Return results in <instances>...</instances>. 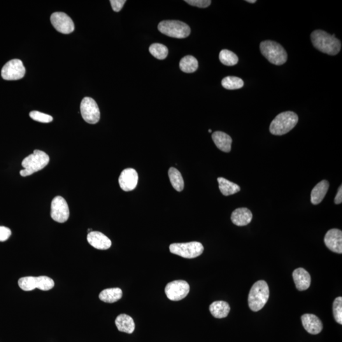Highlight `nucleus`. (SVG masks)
I'll return each instance as SVG.
<instances>
[{
    "mask_svg": "<svg viewBox=\"0 0 342 342\" xmlns=\"http://www.w3.org/2000/svg\"><path fill=\"white\" fill-rule=\"evenodd\" d=\"M313 46L320 52L330 55H336L341 50L342 44L336 35L330 34L322 30H316L311 35Z\"/></svg>",
    "mask_w": 342,
    "mask_h": 342,
    "instance_id": "nucleus-1",
    "label": "nucleus"
},
{
    "mask_svg": "<svg viewBox=\"0 0 342 342\" xmlns=\"http://www.w3.org/2000/svg\"><path fill=\"white\" fill-rule=\"evenodd\" d=\"M269 289L268 285L264 280L253 284L248 295V306L251 310L257 312L264 308L268 301Z\"/></svg>",
    "mask_w": 342,
    "mask_h": 342,
    "instance_id": "nucleus-2",
    "label": "nucleus"
},
{
    "mask_svg": "<svg viewBox=\"0 0 342 342\" xmlns=\"http://www.w3.org/2000/svg\"><path fill=\"white\" fill-rule=\"evenodd\" d=\"M50 162V157L43 151L35 150L33 153L27 156L22 162L24 169L21 170V176L26 177L45 168Z\"/></svg>",
    "mask_w": 342,
    "mask_h": 342,
    "instance_id": "nucleus-3",
    "label": "nucleus"
},
{
    "mask_svg": "<svg viewBox=\"0 0 342 342\" xmlns=\"http://www.w3.org/2000/svg\"><path fill=\"white\" fill-rule=\"evenodd\" d=\"M299 117L294 112L287 111L278 114L272 121L269 127L271 134L281 136L290 132L297 125Z\"/></svg>",
    "mask_w": 342,
    "mask_h": 342,
    "instance_id": "nucleus-4",
    "label": "nucleus"
},
{
    "mask_svg": "<svg viewBox=\"0 0 342 342\" xmlns=\"http://www.w3.org/2000/svg\"><path fill=\"white\" fill-rule=\"evenodd\" d=\"M260 52L271 64L281 66L287 60V53L282 46L275 41H262L260 45Z\"/></svg>",
    "mask_w": 342,
    "mask_h": 342,
    "instance_id": "nucleus-5",
    "label": "nucleus"
},
{
    "mask_svg": "<svg viewBox=\"0 0 342 342\" xmlns=\"http://www.w3.org/2000/svg\"><path fill=\"white\" fill-rule=\"evenodd\" d=\"M158 29L161 33L174 38H185L189 36L190 28L179 20H164L160 22Z\"/></svg>",
    "mask_w": 342,
    "mask_h": 342,
    "instance_id": "nucleus-6",
    "label": "nucleus"
},
{
    "mask_svg": "<svg viewBox=\"0 0 342 342\" xmlns=\"http://www.w3.org/2000/svg\"><path fill=\"white\" fill-rule=\"evenodd\" d=\"M18 283L21 289L26 292L33 290L36 288L43 291H48L52 289L55 286L54 281L46 276L23 277L19 279Z\"/></svg>",
    "mask_w": 342,
    "mask_h": 342,
    "instance_id": "nucleus-7",
    "label": "nucleus"
},
{
    "mask_svg": "<svg viewBox=\"0 0 342 342\" xmlns=\"http://www.w3.org/2000/svg\"><path fill=\"white\" fill-rule=\"evenodd\" d=\"M170 252L186 259H194L202 254L204 248L200 242L173 243L169 246Z\"/></svg>",
    "mask_w": 342,
    "mask_h": 342,
    "instance_id": "nucleus-8",
    "label": "nucleus"
},
{
    "mask_svg": "<svg viewBox=\"0 0 342 342\" xmlns=\"http://www.w3.org/2000/svg\"><path fill=\"white\" fill-rule=\"evenodd\" d=\"M80 110L83 119L89 124H97L101 118L99 106L92 98H84L81 103Z\"/></svg>",
    "mask_w": 342,
    "mask_h": 342,
    "instance_id": "nucleus-9",
    "label": "nucleus"
},
{
    "mask_svg": "<svg viewBox=\"0 0 342 342\" xmlns=\"http://www.w3.org/2000/svg\"><path fill=\"white\" fill-rule=\"evenodd\" d=\"M25 69L20 60L13 59L6 63L1 69V77L3 80L14 81L24 78Z\"/></svg>",
    "mask_w": 342,
    "mask_h": 342,
    "instance_id": "nucleus-10",
    "label": "nucleus"
},
{
    "mask_svg": "<svg viewBox=\"0 0 342 342\" xmlns=\"http://www.w3.org/2000/svg\"><path fill=\"white\" fill-rule=\"evenodd\" d=\"M165 292L171 301H179L185 299L190 292V285L187 281L176 280L167 284Z\"/></svg>",
    "mask_w": 342,
    "mask_h": 342,
    "instance_id": "nucleus-11",
    "label": "nucleus"
},
{
    "mask_svg": "<svg viewBox=\"0 0 342 342\" xmlns=\"http://www.w3.org/2000/svg\"><path fill=\"white\" fill-rule=\"evenodd\" d=\"M51 217L55 222L66 223L69 220L70 212L68 204L61 196H57L53 199L51 204Z\"/></svg>",
    "mask_w": 342,
    "mask_h": 342,
    "instance_id": "nucleus-12",
    "label": "nucleus"
},
{
    "mask_svg": "<svg viewBox=\"0 0 342 342\" xmlns=\"http://www.w3.org/2000/svg\"><path fill=\"white\" fill-rule=\"evenodd\" d=\"M51 22L57 31L68 34L74 31L73 20L64 12H55L51 16Z\"/></svg>",
    "mask_w": 342,
    "mask_h": 342,
    "instance_id": "nucleus-13",
    "label": "nucleus"
},
{
    "mask_svg": "<svg viewBox=\"0 0 342 342\" xmlns=\"http://www.w3.org/2000/svg\"><path fill=\"white\" fill-rule=\"evenodd\" d=\"M138 181V174L134 169H125L121 173L118 178L121 189L129 192L136 188Z\"/></svg>",
    "mask_w": 342,
    "mask_h": 342,
    "instance_id": "nucleus-14",
    "label": "nucleus"
},
{
    "mask_svg": "<svg viewBox=\"0 0 342 342\" xmlns=\"http://www.w3.org/2000/svg\"><path fill=\"white\" fill-rule=\"evenodd\" d=\"M325 243L328 248L335 253H342V232L338 229H332L327 232Z\"/></svg>",
    "mask_w": 342,
    "mask_h": 342,
    "instance_id": "nucleus-15",
    "label": "nucleus"
},
{
    "mask_svg": "<svg viewBox=\"0 0 342 342\" xmlns=\"http://www.w3.org/2000/svg\"><path fill=\"white\" fill-rule=\"evenodd\" d=\"M302 325L309 334L318 335L322 331L323 323L320 318L315 315L306 314L301 318Z\"/></svg>",
    "mask_w": 342,
    "mask_h": 342,
    "instance_id": "nucleus-16",
    "label": "nucleus"
},
{
    "mask_svg": "<svg viewBox=\"0 0 342 342\" xmlns=\"http://www.w3.org/2000/svg\"><path fill=\"white\" fill-rule=\"evenodd\" d=\"M87 240L93 247L99 250H108L112 245L111 239L99 231L89 232L87 236Z\"/></svg>",
    "mask_w": 342,
    "mask_h": 342,
    "instance_id": "nucleus-17",
    "label": "nucleus"
},
{
    "mask_svg": "<svg viewBox=\"0 0 342 342\" xmlns=\"http://www.w3.org/2000/svg\"><path fill=\"white\" fill-rule=\"evenodd\" d=\"M295 286L298 290L304 291L308 290L311 285V278L310 274L304 268H297L293 272Z\"/></svg>",
    "mask_w": 342,
    "mask_h": 342,
    "instance_id": "nucleus-18",
    "label": "nucleus"
},
{
    "mask_svg": "<svg viewBox=\"0 0 342 342\" xmlns=\"http://www.w3.org/2000/svg\"><path fill=\"white\" fill-rule=\"evenodd\" d=\"M252 213L247 208H238L232 212L231 221L238 227H244L252 222Z\"/></svg>",
    "mask_w": 342,
    "mask_h": 342,
    "instance_id": "nucleus-19",
    "label": "nucleus"
},
{
    "mask_svg": "<svg viewBox=\"0 0 342 342\" xmlns=\"http://www.w3.org/2000/svg\"><path fill=\"white\" fill-rule=\"evenodd\" d=\"M215 145L220 150L229 152L231 150L232 138L229 135L222 131H216L212 135Z\"/></svg>",
    "mask_w": 342,
    "mask_h": 342,
    "instance_id": "nucleus-20",
    "label": "nucleus"
},
{
    "mask_svg": "<svg viewBox=\"0 0 342 342\" xmlns=\"http://www.w3.org/2000/svg\"><path fill=\"white\" fill-rule=\"evenodd\" d=\"M330 184L327 180H323L312 190L311 195V203L314 205L320 204L324 199L329 191Z\"/></svg>",
    "mask_w": 342,
    "mask_h": 342,
    "instance_id": "nucleus-21",
    "label": "nucleus"
},
{
    "mask_svg": "<svg viewBox=\"0 0 342 342\" xmlns=\"http://www.w3.org/2000/svg\"><path fill=\"white\" fill-rule=\"evenodd\" d=\"M118 331L131 334L134 331L135 324L131 316L122 314L118 315L115 321Z\"/></svg>",
    "mask_w": 342,
    "mask_h": 342,
    "instance_id": "nucleus-22",
    "label": "nucleus"
},
{
    "mask_svg": "<svg viewBox=\"0 0 342 342\" xmlns=\"http://www.w3.org/2000/svg\"><path fill=\"white\" fill-rule=\"evenodd\" d=\"M209 310L214 317L222 319L227 317L229 313L230 307L227 302L216 301L211 304Z\"/></svg>",
    "mask_w": 342,
    "mask_h": 342,
    "instance_id": "nucleus-23",
    "label": "nucleus"
},
{
    "mask_svg": "<svg viewBox=\"0 0 342 342\" xmlns=\"http://www.w3.org/2000/svg\"><path fill=\"white\" fill-rule=\"evenodd\" d=\"M122 297V291L119 288H108L101 292L99 299L106 303H114Z\"/></svg>",
    "mask_w": 342,
    "mask_h": 342,
    "instance_id": "nucleus-24",
    "label": "nucleus"
},
{
    "mask_svg": "<svg viewBox=\"0 0 342 342\" xmlns=\"http://www.w3.org/2000/svg\"><path fill=\"white\" fill-rule=\"evenodd\" d=\"M218 181L221 192L225 196H229V195L236 194L240 191V188L238 185L231 182L227 179L219 178Z\"/></svg>",
    "mask_w": 342,
    "mask_h": 342,
    "instance_id": "nucleus-25",
    "label": "nucleus"
},
{
    "mask_svg": "<svg viewBox=\"0 0 342 342\" xmlns=\"http://www.w3.org/2000/svg\"><path fill=\"white\" fill-rule=\"evenodd\" d=\"M180 67L184 73H193L196 71L199 67V62L193 56L187 55L181 60Z\"/></svg>",
    "mask_w": 342,
    "mask_h": 342,
    "instance_id": "nucleus-26",
    "label": "nucleus"
},
{
    "mask_svg": "<svg viewBox=\"0 0 342 342\" xmlns=\"http://www.w3.org/2000/svg\"><path fill=\"white\" fill-rule=\"evenodd\" d=\"M170 181L173 188L178 192H181L184 188V180L180 172L174 167H171L168 172Z\"/></svg>",
    "mask_w": 342,
    "mask_h": 342,
    "instance_id": "nucleus-27",
    "label": "nucleus"
},
{
    "mask_svg": "<svg viewBox=\"0 0 342 342\" xmlns=\"http://www.w3.org/2000/svg\"><path fill=\"white\" fill-rule=\"evenodd\" d=\"M222 86L225 89L233 90L240 89L244 86L243 81L238 77L228 76L222 80Z\"/></svg>",
    "mask_w": 342,
    "mask_h": 342,
    "instance_id": "nucleus-28",
    "label": "nucleus"
},
{
    "mask_svg": "<svg viewBox=\"0 0 342 342\" xmlns=\"http://www.w3.org/2000/svg\"><path fill=\"white\" fill-rule=\"evenodd\" d=\"M220 60L223 64L232 66L238 64V57L233 52L228 50H223L220 53Z\"/></svg>",
    "mask_w": 342,
    "mask_h": 342,
    "instance_id": "nucleus-29",
    "label": "nucleus"
},
{
    "mask_svg": "<svg viewBox=\"0 0 342 342\" xmlns=\"http://www.w3.org/2000/svg\"><path fill=\"white\" fill-rule=\"evenodd\" d=\"M151 54L156 59L164 60L168 55V49L166 46L160 43L152 44L149 48Z\"/></svg>",
    "mask_w": 342,
    "mask_h": 342,
    "instance_id": "nucleus-30",
    "label": "nucleus"
},
{
    "mask_svg": "<svg viewBox=\"0 0 342 342\" xmlns=\"http://www.w3.org/2000/svg\"><path fill=\"white\" fill-rule=\"evenodd\" d=\"M333 312L335 320L340 325H342V298L337 297L333 304Z\"/></svg>",
    "mask_w": 342,
    "mask_h": 342,
    "instance_id": "nucleus-31",
    "label": "nucleus"
},
{
    "mask_svg": "<svg viewBox=\"0 0 342 342\" xmlns=\"http://www.w3.org/2000/svg\"><path fill=\"white\" fill-rule=\"evenodd\" d=\"M30 117L34 120L39 122L49 123L52 122L53 118L52 116L48 114L40 113L38 111H32L29 114Z\"/></svg>",
    "mask_w": 342,
    "mask_h": 342,
    "instance_id": "nucleus-32",
    "label": "nucleus"
},
{
    "mask_svg": "<svg viewBox=\"0 0 342 342\" xmlns=\"http://www.w3.org/2000/svg\"><path fill=\"white\" fill-rule=\"evenodd\" d=\"M185 1L190 5L203 8H207L211 4V0H186Z\"/></svg>",
    "mask_w": 342,
    "mask_h": 342,
    "instance_id": "nucleus-33",
    "label": "nucleus"
},
{
    "mask_svg": "<svg viewBox=\"0 0 342 342\" xmlns=\"http://www.w3.org/2000/svg\"><path fill=\"white\" fill-rule=\"evenodd\" d=\"M11 231L8 228L0 227V241H5L10 238Z\"/></svg>",
    "mask_w": 342,
    "mask_h": 342,
    "instance_id": "nucleus-34",
    "label": "nucleus"
},
{
    "mask_svg": "<svg viewBox=\"0 0 342 342\" xmlns=\"http://www.w3.org/2000/svg\"><path fill=\"white\" fill-rule=\"evenodd\" d=\"M110 2L113 10L116 12H118L122 10V7L124 6L126 1L125 0H111Z\"/></svg>",
    "mask_w": 342,
    "mask_h": 342,
    "instance_id": "nucleus-35",
    "label": "nucleus"
},
{
    "mask_svg": "<svg viewBox=\"0 0 342 342\" xmlns=\"http://www.w3.org/2000/svg\"><path fill=\"white\" fill-rule=\"evenodd\" d=\"M342 202V186L339 187L338 193H337L336 199H335V203L336 204H341Z\"/></svg>",
    "mask_w": 342,
    "mask_h": 342,
    "instance_id": "nucleus-36",
    "label": "nucleus"
},
{
    "mask_svg": "<svg viewBox=\"0 0 342 342\" xmlns=\"http://www.w3.org/2000/svg\"><path fill=\"white\" fill-rule=\"evenodd\" d=\"M246 1L250 3H255L256 2L255 0H246Z\"/></svg>",
    "mask_w": 342,
    "mask_h": 342,
    "instance_id": "nucleus-37",
    "label": "nucleus"
},
{
    "mask_svg": "<svg viewBox=\"0 0 342 342\" xmlns=\"http://www.w3.org/2000/svg\"><path fill=\"white\" fill-rule=\"evenodd\" d=\"M209 132H212V130H211V129H209Z\"/></svg>",
    "mask_w": 342,
    "mask_h": 342,
    "instance_id": "nucleus-38",
    "label": "nucleus"
}]
</instances>
